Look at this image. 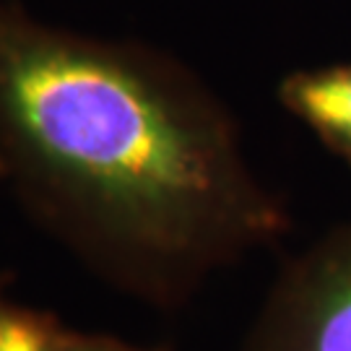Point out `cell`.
<instances>
[{
  "label": "cell",
  "instance_id": "cell-1",
  "mask_svg": "<svg viewBox=\"0 0 351 351\" xmlns=\"http://www.w3.org/2000/svg\"><path fill=\"white\" fill-rule=\"evenodd\" d=\"M0 180L97 276L162 310L291 232L201 78L13 5H0Z\"/></svg>",
  "mask_w": 351,
  "mask_h": 351
},
{
  "label": "cell",
  "instance_id": "cell-2",
  "mask_svg": "<svg viewBox=\"0 0 351 351\" xmlns=\"http://www.w3.org/2000/svg\"><path fill=\"white\" fill-rule=\"evenodd\" d=\"M239 351H351V219L278 268Z\"/></svg>",
  "mask_w": 351,
  "mask_h": 351
},
{
  "label": "cell",
  "instance_id": "cell-3",
  "mask_svg": "<svg viewBox=\"0 0 351 351\" xmlns=\"http://www.w3.org/2000/svg\"><path fill=\"white\" fill-rule=\"evenodd\" d=\"M276 99L330 156L351 169V63L291 71L278 81Z\"/></svg>",
  "mask_w": 351,
  "mask_h": 351
},
{
  "label": "cell",
  "instance_id": "cell-4",
  "mask_svg": "<svg viewBox=\"0 0 351 351\" xmlns=\"http://www.w3.org/2000/svg\"><path fill=\"white\" fill-rule=\"evenodd\" d=\"M68 333L58 317L16 304L0 291V351H65Z\"/></svg>",
  "mask_w": 351,
  "mask_h": 351
},
{
  "label": "cell",
  "instance_id": "cell-5",
  "mask_svg": "<svg viewBox=\"0 0 351 351\" xmlns=\"http://www.w3.org/2000/svg\"><path fill=\"white\" fill-rule=\"evenodd\" d=\"M65 351H167V349L138 346V343H130V341L117 339V336H107V333H78V330H71Z\"/></svg>",
  "mask_w": 351,
  "mask_h": 351
},
{
  "label": "cell",
  "instance_id": "cell-6",
  "mask_svg": "<svg viewBox=\"0 0 351 351\" xmlns=\"http://www.w3.org/2000/svg\"><path fill=\"white\" fill-rule=\"evenodd\" d=\"M0 291H3V284H0Z\"/></svg>",
  "mask_w": 351,
  "mask_h": 351
}]
</instances>
